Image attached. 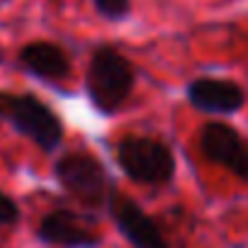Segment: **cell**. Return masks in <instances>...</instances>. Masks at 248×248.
<instances>
[{
    "label": "cell",
    "mask_w": 248,
    "mask_h": 248,
    "mask_svg": "<svg viewBox=\"0 0 248 248\" xmlns=\"http://www.w3.org/2000/svg\"><path fill=\"white\" fill-rule=\"evenodd\" d=\"M137 76L129 59L114 46H97L90 56L85 73V90L90 102L102 112L112 114L129 100Z\"/></svg>",
    "instance_id": "1"
},
{
    "label": "cell",
    "mask_w": 248,
    "mask_h": 248,
    "mask_svg": "<svg viewBox=\"0 0 248 248\" xmlns=\"http://www.w3.org/2000/svg\"><path fill=\"white\" fill-rule=\"evenodd\" d=\"M59 185L88 209H107L114 195L107 168L85 151H73L54 163Z\"/></svg>",
    "instance_id": "2"
},
{
    "label": "cell",
    "mask_w": 248,
    "mask_h": 248,
    "mask_svg": "<svg viewBox=\"0 0 248 248\" xmlns=\"http://www.w3.org/2000/svg\"><path fill=\"white\" fill-rule=\"evenodd\" d=\"M0 117L8 119L15 132L32 139L42 151L51 154L63 141V124L56 112L34 95L0 93Z\"/></svg>",
    "instance_id": "3"
},
{
    "label": "cell",
    "mask_w": 248,
    "mask_h": 248,
    "mask_svg": "<svg viewBox=\"0 0 248 248\" xmlns=\"http://www.w3.org/2000/svg\"><path fill=\"white\" fill-rule=\"evenodd\" d=\"M117 163L129 180L149 187H161L175 175L173 151L151 137H124L117 144Z\"/></svg>",
    "instance_id": "4"
},
{
    "label": "cell",
    "mask_w": 248,
    "mask_h": 248,
    "mask_svg": "<svg viewBox=\"0 0 248 248\" xmlns=\"http://www.w3.org/2000/svg\"><path fill=\"white\" fill-rule=\"evenodd\" d=\"M200 151L202 156L226 168L241 180H248V141L224 122H209L200 132Z\"/></svg>",
    "instance_id": "5"
},
{
    "label": "cell",
    "mask_w": 248,
    "mask_h": 248,
    "mask_svg": "<svg viewBox=\"0 0 248 248\" xmlns=\"http://www.w3.org/2000/svg\"><path fill=\"white\" fill-rule=\"evenodd\" d=\"M107 209H109L119 233L134 248H168V241H166L161 226L132 197L114 192Z\"/></svg>",
    "instance_id": "6"
},
{
    "label": "cell",
    "mask_w": 248,
    "mask_h": 248,
    "mask_svg": "<svg viewBox=\"0 0 248 248\" xmlns=\"http://www.w3.org/2000/svg\"><path fill=\"white\" fill-rule=\"evenodd\" d=\"M39 238L61 248H97L102 241V236L95 231L93 224H88L85 219L66 209L49 212L42 219Z\"/></svg>",
    "instance_id": "7"
},
{
    "label": "cell",
    "mask_w": 248,
    "mask_h": 248,
    "mask_svg": "<svg viewBox=\"0 0 248 248\" xmlns=\"http://www.w3.org/2000/svg\"><path fill=\"white\" fill-rule=\"evenodd\" d=\"M187 100L207 114H233L246 105V93L238 83L224 78H197L187 85Z\"/></svg>",
    "instance_id": "8"
},
{
    "label": "cell",
    "mask_w": 248,
    "mask_h": 248,
    "mask_svg": "<svg viewBox=\"0 0 248 248\" xmlns=\"http://www.w3.org/2000/svg\"><path fill=\"white\" fill-rule=\"evenodd\" d=\"M20 63L42 80H63L71 76V59L68 54L51 42H32L22 46Z\"/></svg>",
    "instance_id": "9"
},
{
    "label": "cell",
    "mask_w": 248,
    "mask_h": 248,
    "mask_svg": "<svg viewBox=\"0 0 248 248\" xmlns=\"http://www.w3.org/2000/svg\"><path fill=\"white\" fill-rule=\"evenodd\" d=\"M100 17L119 22L132 13V0H90Z\"/></svg>",
    "instance_id": "10"
},
{
    "label": "cell",
    "mask_w": 248,
    "mask_h": 248,
    "mask_svg": "<svg viewBox=\"0 0 248 248\" xmlns=\"http://www.w3.org/2000/svg\"><path fill=\"white\" fill-rule=\"evenodd\" d=\"M17 219H20V209H17L15 200L0 190V226H13V224H17Z\"/></svg>",
    "instance_id": "11"
}]
</instances>
